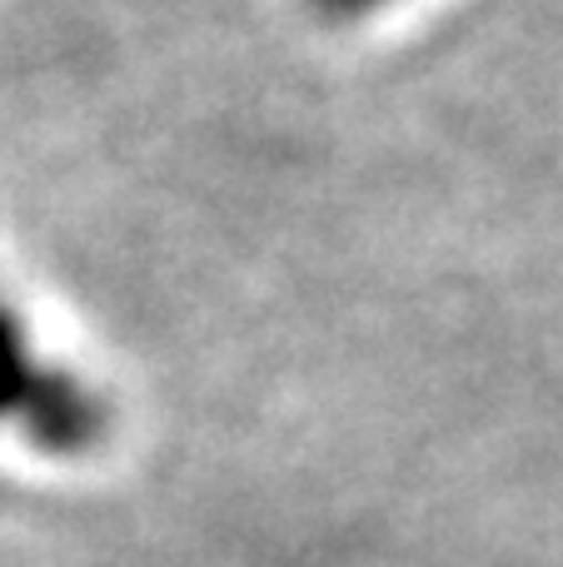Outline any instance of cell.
<instances>
[{"label":"cell","mask_w":563,"mask_h":567,"mask_svg":"<svg viewBox=\"0 0 563 567\" xmlns=\"http://www.w3.org/2000/svg\"><path fill=\"white\" fill-rule=\"evenodd\" d=\"M30 373V359H25V339H20V323L6 313V303H0V399H10V393L25 383Z\"/></svg>","instance_id":"cell-1"},{"label":"cell","mask_w":563,"mask_h":567,"mask_svg":"<svg viewBox=\"0 0 563 567\" xmlns=\"http://www.w3.org/2000/svg\"><path fill=\"white\" fill-rule=\"evenodd\" d=\"M305 6L315 10L319 20H329V25H355V20L379 16V10L395 6V0H305Z\"/></svg>","instance_id":"cell-2"}]
</instances>
